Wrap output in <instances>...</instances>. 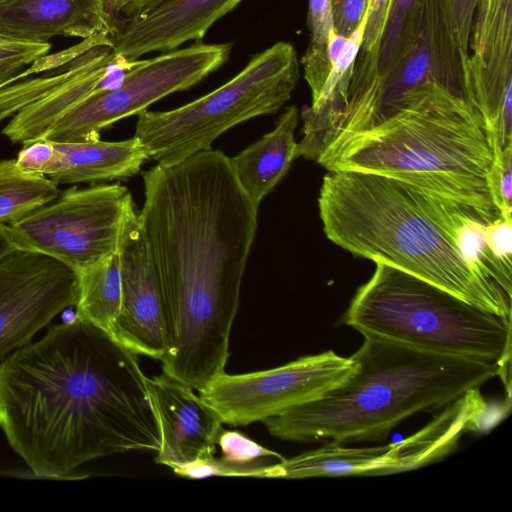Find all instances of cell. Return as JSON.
Masks as SVG:
<instances>
[{
  "mask_svg": "<svg viewBox=\"0 0 512 512\" xmlns=\"http://www.w3.org/2000/svg\"><path fill=\"white\" fill-rule=\"evenodd\" d=\"M488 412L480 388L472 389L447 404L428 425L399 443L383 475L410 471L437 462L450 454L461 436L479 431Z\"/></svg>",
  "mask_w": 512,
  "mask_h": 512,
  "instance_id": "obj_19",
  "label": "cell"
},
{
  "mask_svg": "<svg viewBox=\"0 0 512 512\" xmlns=\"http://www.w3.org/2000/svg\"><path fill=\"white\" fill-rule=\"evenodd\" d=\"M142 177L138 220L166 315L162 370L200 391L225 372L259 208L220 150L157 164Z\"/></svg>",
  "mask_w": 512,
  "mask_h": 512,
  "instance_id": "obj_1",
  "label": "cell"
},
{
  "mask_svg": "<svg viewBox=\"0 0 512 512\" xmlns=\"http://www.w3.org/2000/svg\"><path fill=\"white\" fill-rule=\"evenodd\" d=\"M242 0H163L146 13L124 20L113 38L116 55L129 60L200 42L208 29Z\"/></svg>",
  "mask_w": 512,
  "mask_h": 512,
  "instance_id": "obj_16",
  "label": "cell"
},
{
  "mask_svg": "<svg viewBox=\"0 0 512 512\" xmlns=\"http://www.w3.org/2000/svg\"><path fill=\"white\" fill-rule=\"evenodd\" d=\"M16 250L6 224H0V261L12 251Z\"/></svg>",
  "mask_w": 512,
  "mask_h": 512,
  "instance_id": "obj_38",
  "label": "cell"
},
{
  "mask_svg": "<svg viewBox=\"0 0 512 512\" xmlns=\"http://www.w3.org/2000/svg\"><path fill=\"white\" fill-rule=\"evenodd\" d=\"M134 207L119 183L72 187L6 225L16 249L46 255L76 272L117 250Z\"/></svg>",
  "mask_w": 512,
  "mask_h": 512,
  "instance_id": "obj_8",
  "label": "cell"
},
{
  "mask_svg": "<svg viewBox=\"0 0 512 512\" xmlns=\"http://www.w3.org/2000/svg\"><path fill=\"white\" fill-rule=\"evenodd\" d=\"M299 64L293 45L277 42L212 92L172 110L142 111L134 137L162 166L211 149L230 128L282 108L298 83Z\"/></svg>",
  "mask_w": 512,
  "mask_h": 512,
  "instance_id": "obj_7",
  "label": "cell"
},
{
  "mask_svg": "<svg viewBox=\"0 0 512 512\" xmlns=\"http://www.w3.org/2000/svg\"><path fill=\"white\" fill-rule=\"evenodd\" d=\"M32 62L27 59H12L0 61V87L8 84L11 79L22 71V68Z\"/></svg>",
  "mask_w": 512,
  "mask_h": 512,
  "instance_id": "obj_37",
  "label": "cell"
},
{
  "mask_svg": "<svg viewBox=\"0 0 512 512\" xmlns=\"http://www.w3.org/2000/svg\"><path fill=\"white\" fill-rule=\"evenodd\" d=\"M307 24L310 31L309 45H324L333 29L330 0H309Z\"/></svg>",
  "mask_w": 512,
  "mask_h": 512,
  "instance_id": "obj_33",
  "label": "cell"
},
{
  "mask_svg": "<svg viewBox=\"0 0 512 512\" xmlns=\"http://www.w3.org/2000/svg\"><path fill=\"white\" fill-rule=\"evenodd\" d=\"M58 183L43 175L30 174L15 159L0 161V224L18 221L56 199Z\"/></svg>",
  "mask_w": 512,
  "mask_h": 512,
  "instance_id": "obj_25",
  "label": "cell"
},
{
  "mask_svg": "<svg viewBox=\"0 0 512 512\" xmlns=\"http://www.w3.org/2000/svg\"><path fill=\"white\" fill-rule=\"evenodd\" d=\"M344 321L364 337L497 363L510 381L511 320L391 266L376 263Z\"/></svg>",
  "mask_w": 512,
  "mask_h": 512,
  "instance_id": "obj_6",
  "label": "cell"
},
{
  "mask_svg": "<svg viewBox=\"0 0 512 512\" xmlns=\"http://www.w3.org/2000/svg\"><path fill=\"white\" fill-rule=\"evenodd\" d=\"M146 382L160 430L155 462L174 469L214 456L223 423L196 390L165 373Z\"/></svg>",
  "mask_w": 512,
  "mask_h": 512,
  "instance_id": "obj_15",
  "label": "cell"
},
{
  "mask_svg": "<svg viewBox=\"0 0 512 512\" xmlns=\"http://www.w3.org/2000/svg\"><path fill=\"white\" fill-rule=\"evenodd\" d=\"M117 252L121 304L109 335L136 354L160 361L166 350L165 306L135 207L126 218Z\"/></svg>",
  "mask_w": 512,
  "mask_h": 512,
  "instance_id": "obj_14",
  "label": "cell"
},
{
  "mask_svg": "<svg viewBox=\"0 0 512 512\" xmlns=\"http://www.w3.org/2000/svg\"><path fill=\"white\" fill-rule=\"evenodd\" d=\"M490 189L500 216L512 218V144L494 153Z\"/></svg>",
  "mask_w": 512,
  "mask_h": 512,
  "instance_id": "obj_27",
  "label": "cell"
},
{
  "mask_svg": "<svg viewBox=\"0 0 512 512\" xmlns=\"http://www.w3.org/2000/svg\"><path fill=\"white\" fill-rule=\"evenodd\" d=\"M431 80L467 98L464 63L445 17L442 0H419L410 42L382 78L375 126L398 111L407 93Z\"/></svg>",
  "mask_w": 512,
  "mask_h": 512,
  "instance_id": "obj_13",
  "label": "cell"
},
{
  "mask_svg": "<svg viewBox=\"0 0 512 512\" xmlns=\"http://www.w3.org/2000/svg\"><path fill=\"white\" fill-rule=\"evenodd\" d=\"M76 272L46 255L16 249L0 261V360L25 346L76 303Z\"/></svg>",
  "mask_w": 512,
  "mask_h": 512,
  "instance_id": "obj_11",
  "label": "cell"
},
{
  "mask_svg": "<svg viewBox=\"0 0 512 512\" xmlns=\"http://www.w3.org/2000/svg\"><path fill=\"white\" fill-rule=\"evenodd\" d=\"M469 48L467 99L505 148L512 144V0H478Z\"/></svg>",
  "mask_w": 512,
  "mask_h": 512,
  "instance_id": "obj_12",
  "label": "cell"
},
{
  "mask_svg": "<svg viewBox=\"0 0 512 512\" xmlns=\"http://www.w3.org/2000/svg\"><path fill=\"white\" fill-rule=\"evenodd\" d=\"M350 357L357 365L353 374L323 396L264 420L267 431L293 442H378L413 414L442 408L497 376L510 392L494 362L370 336Z\"/></svg>",
  "mask_w": 512,
  "mask_h": 512,
  "instance_id": "obj_5",
  "label": "cell"
},
{
  "mask_svg": "<svg viewBox=\"0 0 512 512\" xmlns=\"http://www.w3.org/2000/svg\"><path fill=\"white\" fill-rule=\"evenodd\" d=\"M99 33L111 35L101 0H0V37L47 43L58 35Z\"/></svg>",
  "mask_w": 512,
  "mask_h": 512,
  "instance_id": "obj_18",
  "label": "cell"
},
{
  "mask_svg": "<svg viewBox=\"0 0 512 512\" xmlns=\"http://www.w3.org/2000/svg\"><path fill=\"white\" fill-rule=\"evenodd\" d=\"M162 1L163 0H124L121 13L124 20L134 19L157 6Z\"/></svg>",
  "mask_w": 512,
  "mask_h": 512,
  "instance_id": "obj_36",
  "label": "cell"
},
{
  "mask_svg": "<svg viewBox=\"0 0 512 512\" xmlns=\"http://www.w3.org/2000/svg\"><path fill=\"white\" fill-rule=\"evenodd\" d=\"M128 70L129 63L113 50V38H107L94 47L69 81L14 114L2 134L23 145L42 139L62 115L88 96L120 85Z\"/></svg>",
  "mask_w": 512,
  "mask_h": 512,
  "instance_id": "obj_17",
  "label": "cell"
},
{
  "mask_svg": "<svg viewBox=\"0 0 512 512\" xmlns=\"http://www.w3.org/2000/svg\"><path fill=\"white\" fill-rule=\"evenodd\" d=\"M217 446L221 456L215 455L172 469L179 476L202 479L211 476H241L262 478L264 468L273 459L282 460L279 453L267 449L240 431L222 429Z\"/></svg>",
  "mask_w": 512,
  "mask_h": 512,
  "instance_id": "obj_24",
  "label": "cell"
},
{
  "mask_svg": "<svg viewBox=\"0 0 512 512\" xmlns=\"http://www.w3.org/2000/svg\"><path fill=\"white\" fill-rule=\"evenodd\" d=\"M138 354L73 318L0 360V430L36 474L65 478L129 451H157Z\"/></svg>",
  "mask_w": 512,
  "mask_h": 512,
  "instance_id": "obj_2",
  "label": "cell"
},
{
  "mask_svg": "<svg viewBox=\"0 0 512 512\" xmlns=\"http://www.w3.org/2000/svg\"><path fill=\"white\" fill-rule=\"evenodd\" d=\"M394 444L347 447L330 441L264 468L262 478L303 479L331 476H379L391 464Z\"/></svg>",
  "mask_w": 512,
  "mask_h": 512,
  "instance_id": "obj_22",
  "label": "cell"
},
{
  "mask_svg": "<svg viewBox=\"0 0 512 512\" xmlns=\"http://www.w3.org/2000/svg\"><path fill=\"white\" fill-rule=\"evenodd\" d=\"M232 43H194L159 56L135 60L121 84L94 92L62 115L42 139L82 142L100 139V131L138 115L163 97L196 85L229 59Z\"/></svg>",
  "mask_w": 512,
  "mask_h": 512,
  "instance_id": "obj_9",
  "label": "cell"
},
{
  "mask_svg": "<svg viewBox=\"0 0 512 512\" xmlns=\"http://www.w3.org/2000/svg\"><path fill=\"white\" fill-rule=\"evenodd\" d=\"M478 0H442L445 17L464 63L469 58L472 23Z\"/></svg>",
  "mask_w": 512,
  "mask_h": 512,
  "instance_id": "obj_28",
  "label": "cell"
},
{
  "mask_svg": "<svg viewBox=\"0 0 512 512\" xmlns=\"http://www.w3.org/2000/svg\"><path fill=\"white\" fill-rule=\"evenodd\" d=\"M455 206L394 178L358 171H329L318 197L323 231L337 246L511 320L512 294L478 270L457 241Z\"/></svg>",
  "mask_w": 512,
  "mask_h": 512,
  "instance_id": "obj_3",
  "label": "cell"
},
{
  "mask_svg": "<svg viewBox=\"0 0 512 512\" xmlns=\"http://www.w3.org/2000/svg\"><path fill=\"white\" fill-rule=\"evenodd\" d=\"M299 116L296 106L287 107L273 130L229 157L238 183L258 208L287 174L296 158L295 129Z\"/></svg>",
  "mask_w": 512,
  "mask_h": 512,
  "instance_id": "obj_21",
  "label": "cell"
},
{
  "mask_svg": "<svg viewBox=\"0 0 512 512\" xmlns=\"http://www.w3.org/2000/svg\"><path fill=\"white\" fill-rule=\"evenodd\" d=\"M369 0H330L333 29L349 37L364 18Z\"/></svg>",
  "mask_w": 512,
  "mask_h": 512,
  "instance_id": "obj_30",
  "label": "cell"
},
{
  "mask_svg": "<svg viewBox=\"0 0 512 512\" xmlns=\"http://www.w3.org/2000/svg\"><path fill=\"white\" fill-rule=\"evenodd\" d=\"M486 244L493 256L512 267V218L498 217L486 225Z\"/></svg>",
  "mask_w": 512,
  "mask_h": 512,
  "instance_id": "obj_32",
  "label": "cell"
},
{
  "mask_svg": "<svg viewBox=\"0 0 512 512\" xmlns=\"http://www.w3.org/2000/svg\"><path fill=\"white\" fill-rule=\"evenodd\" d=\"M356 367L351 357L328 350L266 370L223 372L198 392L223 424L246 426L323 396Z\"/></svg>",
  "mask_w": 512,
  "mask_h": 512,
  "instance_id": "obj_10",
  "label": "cell"
},
{
  "mask_svg": "<svg viewBox=\"0 0 512 512\" xmlns=\"http://www.w3.org/2000/svg\"><path fill=\"white\" fill-rule=\"evenodd\" d=\"M392 0H369L360 51L378 53Z\"/></svg>",
  "mask_w": 512,
  "mask_h": 512,
  "instance_id": "obj_31",
  "label": "cell"
},
{
  "mask_svg": "<svg viewBox=\"0 0 512 512\" xmlns=\"http://www.w3.org/2000/svg\"><path fill=\"white\" fill-rule=\"evenodd\" d=\"M493 138L463 95L431 80L407 93L380 124L342 135L315 160L328 171L378 174L475 210L500 214L490 189Z\"/></svg>",
  "mask_w": 512,
  "mask_h": 512,
  "instance_id": "obj_4",
  "label": "cell"
},
{
  "mask_svg": "<svg viewBox=\"0 0 512 512\" xmlns=\"http://www.w3.org/2000/svg\"><path fill=\"white\" fill-rule=\"evenodd\" d=\"M54 156V143L47 139H40L24 145L15 161L23 171L47 177L52 167Z\"/></svg>",
  "mask_w": 512,
  "mask_h": 512,
  "instance_id": "obj_29",
  "label": "cell"
},
{
  "mask_svg": "<svg viewBox=\"0 0 512 512\" xmlns=\"http://www.w3.org/2000/svg\"><path fill=\"white\" fill-rule=\"evenodd\" d=\"M112 37L120 31L124 18L121 13L124 0H101Z\"/></svg>",
  "mask_w": 512,
  "mask_h": 512,
  "instance_id": "obj_35",
  "label": "cell"
},
{
  "mask_svg": "<svg viewBox=\"0 0 512 512\" xmlns=\"http://www.w3.org/2000/svg\"><path fill=\"white\" fill-rule=\"evenodd\" d=\"M419 0H392L379 45L378 71L382 78L394 67L407 48Z\"/></svg>",
  "mask_w": 512,
  "mask_h": 512,
  "instance_id": "obj_26",
  "label": "cell"
},
{
  "mask_svg": "<svg viewBox=\"0 0 512 512\" xmlns=\"http://www.w3.org/2000/svg\"><path fill=\"white\" fill-rule=\"evenodd\" d=\"M76 274L78 293L74 318L109 334L121 304V274L117 250L79 269Z\"/></svg>",
  "mask_w": 512,
  "mask_h": 512,
  "instance_id": "obj_23",
  "label": "cell"
},
{
  "mask_svg": "<svg viewBox=\"0 0 512 512\" xmlns=\"http://www.w3.org/2000/svg\"><path fill=\"white\" fill-rule=\"evenodd\" d=\"M53 143L55 156L47 177L58 184L126 179L136 175L149 159L134 136L112 142L96 139Z\"/></svg>",
  "mask_w": 512,
  "mask_h": 512,
  "instance_id": "obj_20",
  "label": "cell"
},
{
  "mask_svg": "<svg viewBox=\"0 0 512 512\" xmlns=\"http://www.w3.org/2000/svg\"><path fill=\"white\" fill-rule=\"evenodd\" d=\"M51 48L47 43H26L0 37V61L27 59L31 62L47 55Z\"/></svg>",
  "mask_w": 512,
  "mask_h": 512,
  "instance_id": "obj_34",
  "label": "cell"
}]
</instances>
